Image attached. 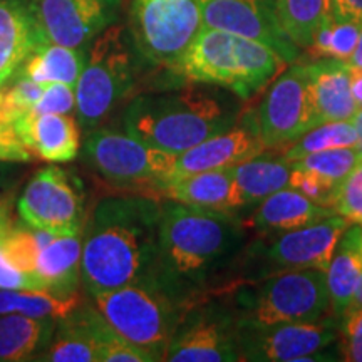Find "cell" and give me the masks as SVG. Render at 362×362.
<instances>
[{
    "label": "cell",
    "mask_w": 362,
    "mask_h": 362,
    "mask_svg": "<svg viewBox=\"0 0 362 362\" xmlns=\"http://www.w3.org/2000/svg\"><path fill=\"white\" fill-rule=\"evenodd\" d=\"M247 232L233 214L168 200L161 203L153 279L180 307L206 297L210 285L242 255Z\"/></svg>",
    "instance_id": "1"
},
{
    "label": "cell",
    "mask_w": 362,
    "mask_h": 362,
    "mask_svg": "<svg viewBox=\"0 0 362 362\" xmlns=\"http://www.w3.org/2000/svg\"><path fill=\"white\" fill-rule=\"evenodd\" d=\"M160 218L161 202L149 194H107L96 203L81 259V284L90 297L153 279Z\"/></svg>",
    "instance_id": "2"
},
{
    "label": "cell",
    "mask_w": 362,
    "mask_h": 362,
    "mask_svg": "<svg viewBox=\"0 0 362 362\" xmlns=\"http://www.w3.org/2000/svg\"><path fill=\"white\" fill-rule=\"evenodd\" d=\"M242 112L220 94L200 88L136 96L123 112V128L139 141L180 155L238 123Z\"/></svg>",
    "instance_id": "3"
},
{
    "label": "cell",
    "mask_w": 362,
    "mask_h": 362,
    "mask_svg": "<svg viewBox=\"0 0 362 362\" xmlns=\"http://www.w3.org/2000/svg\"><path fill=\"white\" fill-rule=\"evenodd\" d=\"M284 66L282 57L259 40L202 27L173 71L189 83L228 89L247 101Z\"/></svg>",
    "instance_id": "4"
},
{
    "label": "cell",
    "mask_w": 362,
    "mask_h": 362,
    "mask_svg": "<svg viewBox=\"0 0 362 362\" xmlns=\"http://www.w3.org/2000/svg\"><path fill=\"white\" fill-rule=\"evenodd\" d=\"M232 287L230 305L242 322H317L330 314L327 274L320 269L277 272Z\"/></svg>",
    "instance_id": "5"
},
{
    "label": "cell",
    "mask_w": 362,
    "mask_h": 362,
    "mask_svg": "<svg viewBox=\"0 0 362 362\" xmlns=\"http://www.w3.org/2000/svg\"><path fill=\"white\" fill-rule=\"evenodd\" d=\"M138 57L128 29L111 25L88 45V61L76 84V112L86 133L98 129L129 96L138 74Z\"/></svg>",
    "instance_id": "6"
},
{
    "label": "cell",
    "mask_w": 362,
    "mask_h": 362,
    "mask_svg": "<svg viewBox=\"0 0 362 362\" xmlns=\"http://www.w3.org/2000/svg\"><path fill=\"white\" fill-rule=\"evenodd\" d=\"M90 298L117 334L148 352L153 362L165 361L183 307L176 304L156 280L129 284Z\"/></svg>",
    "instance_id": "7"
},
{
    "label": "cell",
    "mask_w": 362,
    "mask_h": 362,
    "mask_svg": "<svg viewBox=\"0 0 362 362\" xmlns=\"http://www.w3.org/2000/svg\"><path fill=\"white\" fill-rule=\"evenodd\" d=\"M203 27L200 0H131L128 33L144 62L175 69Z\"/></svg>",
    "instance_id": "8"
},
{
    "label": "cell",
    "mask_w": 362,
    "mask_h": 362,
    "mask_svg": "<svg viewBox=\"0 0 362 362\" xmlns=\"http://www.w3.org/2000/svg\"><path fill=\"white\" fill-rule=\"evenodd\" d=\"M84 158L96 173L121 189L158 192L170 178L176 155L149 146L134 136L112 129H94L84 143Z\"/></svg>",
    "instance_id": "9"
},
{
    "label": "cell",
    "mask_w": 362,
    "mask_h": 362,
    "mask_svg": "<svg viewBox=\"0 0 362 362\" xmlns=\"http://www.w3.org/2000/svg\"><path fill=\"white\" fill-rule=\"evenodd\" d=\"M349 225V220L334 214L292 232L265 235L269 240L253 243L243 257L253 269L252 280L297 269L327 272L339 238Z\"/></svg>",
    "instance_id": "10"
},
{
    "label": "cell",
    "mask_w": 362,
    "mask_h": 362,
    "mask_svg": "<svg viewBox=\"0 0 362 362\" xmlns=\"http://www.w3.org/2000/svg\"><path fill=\"white\" fill-rule=\"evenodd\" d=\"M165 361H240L237 315L232 305L215 302L211 297H203L185 307L170 339Z\"/></svg>",
    "instance_id": "11"
},
{
    "label": "cell",
    "mask_w": 362,
    "mask_h": 362,
    "mask_svg": "<svg viewBox=\"0 0 362 362\" xmlns=\"http://www.w3.org/2000/svg\"><path fill=\"white\" fill-rule=\"evenodd\" d=\"M240 361L305 362L315 352L339 341L334 320L250 324L237 320Z\"/></svg>",
    "instance_id": "12"
},
{
    "label": "cell",
    "mask_w": 362,
    "mask_h": 362,
    "mask_svg": "<svg viewBox=\"0 0 362 362\" xmlns=\"http://www.w3.org/2000/svg\"><path fill=\"white\" fill-rule=\"evenodd\" d=\"M259 129L265 148H287L307 131L319 126L309 93L307 64H292L280 72L262 99Z\"/></svg>",
    "instance_id": "13"
},
{
    "label": "cell",
    "mask_w": 362,
    "mask_h": 362,
    "mask_svg": "<svg viewBox=\"0 0 362 362\" xmlns=\"http://www.w3.org/2000/svg\"><path fill=\"white\" fill-rule=\"evenodd\" d=\"M22 223L54 235L83 232L84 198L66 171L57 166L40 170L17 200Z\"/></svg>",
    "instance_id": "14"
},
{
    "label": "cell",
    "mask_w": 362,
    "mask_h": 362,
    "mask_svg": "<svg viewBox=\"0 0 362 362\" xmlns=\"http://www.w3.org/2000/svg\"><path fill=\"white\" fill-rule=\"evenodd\" d=\"M206 29H218L259 40L274 49L285 64L296 62L300 47L285 33L277 0H200Z\"/></svg>",
    "instance_id": "15"
},
{
    "label": "cell",
    "mask_w": 362,
    "mask_h": 362,
    "mask_svg": "<svg viewBox=\"0 0 362 362\" xmlns=\"http://www.w3.org/2000/svg\"><path fill=\"white\" fill-rule=\"evenodd\" d=\"M123 0H39V19L47 39L66 47H88L117 24Z\"/></svg>",
    "instance_id": "16"
},
{
    "label": "cell",
    "mask_w": 362,
    "mask_h": 362,
    "mask_svg": "<svg viewBox=\"0 0 362 362\" xmlns=\"http://www.w3.org/2000/svg\"><path fill=\"white\" fill-rule=\"evenodd\" d=\"M265 149L257 112H243L233 128L211 136L205 141L176 155L173 171L168 180L202 173V171L233 168L238 163L259 156Z\"/></svg>",
    "instance_id": "17"
},
{
    "label": "cell",
    "mask_w": 362,
    "mask_h": 362,
    "mask_svg": "<svg viewBox=\"0 0 362 362\" xmlns=\"http://www.w3.org/2000/svg\"><path fill=\"white\" fill-rule=\"evenodd\" d=\"M47 42L51 40L40 24L39 0H0V88Z\"/></svg>",
    "instance_id": "18"
},
{
    "label": "cell",
    "mask_w": 362,
    "mask_h": 362,
    "mask_svg": "<svg viewBox=\"0 0 362 362\" xmlns=\"http://www.w3.org/2000/svg\"><path fill=\"white\" fill-rule=\"evenodd\" d=\"M158 193L183 205L226 211V214H233L240 208L247 206L230 168L202 171V173L168 180L161 183Z\"/></svg>",
    "instance_id": "19"
},
{
    "label": "cell",
    "mask_w": 362,
    "mask_h": 362,
    "mask_svg": "<svg viewBox=\"0 0 362 362\" xmlns=\"http://www.w3.org/2000/svg\"><path fill=\"white\" fill-rule=\"evenodd\" d=\"M21 141L34 155L51 163L72 161L79 153V126L69 115H35L29 111L13 121Z\"/></svg>",
    "instance_id": "20"
},
{
    "label": "cell",
    "mask_w": 362,
    "mask_h": 362,
    "mask_svg": "<svg viewBox=\"0 0 362 362\" xmlns=\"http://www.w3.org/2000/svg\"><path fill=\"white\" fill-rule=\"evenodd\" d=\"M309 93L317 123L349 121L357 112L351 93V66L337 59H315L307 64Z\"/></svg>",
    "instance_id": "21"
},
{
    "label": "cell",
    "mask_w": 362,
    "mask_h": 362,
    "mask_svg": "<svg viewBox=\"0 0 362 362\" xmlns=\"http://www.w3.org/2000/svg\"><path fill=\"white\" fill-rule=\"evenodd\" d=\"M83 237L57 235L39 250L33 277L39 291L57 297L78 292L81 282Z\"/></svg>",
    "instance_id": "22"
},
{
    "label": "cell",
    "mask_w": 362,
    "mask_h": 362,
    "mask_svg": "<svg viewBox=\"0 0 362 362\" xmlns=\"http://www.w3.org/2000/svg\"><path fill=\"white\" fill-rule=\"evenodd\" d=\"M98 309L81 305L57 320L47 347L35 357L45 362H101L96 332Z\"/></svg>",
    "instance_id": "23"
},
{
    "label": "cell",
    "mask_w": 362,
    "mask_h": 362,
    "mask_svg": "<svg viewBox=\"0 0 362 362\" xmlns=\"http://www.w3.org/2000/svg\"><path fill=\"white\" fill-rule=\"evenodd\" d=\"M334 215V210L312 202L291 187L269 194L259 203L252 226L264 235L292 232Z\"/></svg>",
    "instance_id": "24"
},
{
    "label": "cell",
    "mask_w": 362,
    "mask_h": 362,
    "mask_svg": "<svg viewBox=\"0 0 362 362\" xmlns=\"http://www.w3.org/2000/svg\"><path fill=\"white\" fill-rule=\"evenodd\" d=\"M330 315L341 319L349 309L362 277V225L351 223L339 238L327 272Z\"/></svg>",
    "instance_id": "25"
},
{
    "label": "cell",
    "mask_w": 362,
    "mask_h": 362,
    "mask_svg": "<svg viewBox=\"0 0 362 362\" xmlns=\"http://www.w3.org/2000/svg\"><path fill=\"white\" fill-rule=\"evenodd\" d=\"M56 325V319L0 315V362L35 361L51 342Z\"/></svg>",
    "instance_id": "26"
},
{
    "label": "cell",
    "mask_w": 362,
    "mask_h": 362,
    "mask_svg": "<svg viewBox=\"0 0 362 362\" xmlns=\"http://www.w3.org/2000/svg\"><path fill=\"white\" fill-rule=\"evenodd\" d=\"M88 61V47H66V45L47 42L35 51L21 67L19 74L35 83L47 86L62 83L76 89Z\"/></svg>",
    "instance_id": "27"
},
{
    "label": "cell",
    "mask_w": 362,
    "mask_h": 362,
    "mask_svg": "<svg viewBox=\"0 0 362 362\" xmlns=\"http://www.w3.org/2000/svg\"><path fill=\"white\" fill-rule=\"evenodd\" d=\"M235 183L242 193L245 205L260 203L269 194L287 188L291 181L292 165L285 158H272L260 153L259 156L238 163L230 168Z\"/></svg>",
    "instance_id": "28"
},
{
    "label": "cell",
    "mask_w": 362,
    "mask_h": 362,
    "mask_svg": "<svg viewBox=\"0 0 362 362\" xmlns=\"http://www.w3.org/2000/svg\"><path fill=\"white\" fill-rule=\"evenodd\" d=\"M79 293L57 297L45 292L30 291H0V315L19 314L34 319H62L78 309Z\"/></svg>",
    "instance_id": "29"
},
{
    "label": "cell",
    "mask_w": 362,
    "mask_h": 362,
    "mask_svg": "<svg viewBox=\"0 0 362 362\" xmlns=\"http://www.w3.org/2000/svg\"><path fill=\"white\" fill-rule=\"evenodd\" d=\"M357 144V131L352 121H330L312 128L288 144L284 151V158L287 161H297L300 158L312 153L325 151V149L356 146Z\"/></svg>",
    "instance_id": "30"
},
{
    "label": "cell",
    "mask_w": 362,
    "mask_h": 362,
    "mask_svg": "<svg viewBox=\"0 0 362 362\" xmlns=\"http://www.w3.org/2000/svg\"><path fill=\"white\" fill-rule=\"evenodd\" d=\"M362 22H339L325 16L309 45L314 59H337L349 62L359 40Z\"/></svg>",
    "instance_id": "31"
},
{
    "label": "cell",
    "mask_w": 362,
    "mask_h": 362,
    "mask_svg": "<svg viewBox=\"0 0 362 362\" xmlns=\"http://www.w3.org/2000/svg\"><path fill=\"white\" fill-rule=\"evenodd\" d=\"M285 33L298 47H309L325 17V0H277Z\"/></svg>",
    "instance_id": "32"
},
{
    "label": "cell",
    "mask_w": 362,
    "mask_h": 362,
    "mask_svg": "<svg viewBox=\"0 0 362 362\" xmlns=\"http://www.w3.org/2000/svg\"><path fill=\"white\" fill-rule=\"evenodd\" d=\"M361 160L362 155L357 146H346L312 153L300 160L292 161V166L310 170L329 180L330 183L341 185L342 180L359 165Z\"/></svg>",
    "instance_id": "33"
},
{
    "label": "cell",
    "mask_w": 362,
    "mask_h": 362,
    "mask_svg": "<svg viewBox=\"0 0 362 362\" xmlns=\"http://www.w3.org/2000/svg\"><path fill=\"white\" fill-rule=\"evenodd\" d=\"M12 81V84L7 83L0 88V116L11 123L33 111L44 93L42 84L24 76H16Z\"/></svg>",
    "instance_id": "34"
},
{
    "label": "cell",
    "mask_w": 362,
    "mask_h": 362,
    "mask_svg": "<svg viewBox=\"0 0 362 362\" xmlns=\"http://www.w3.org/2000/svg\"><path fill=\"white\" fill-rule=\"evenodd\" d=\"M332 210L351 223L362 225V160L337 187Z\"/></svg>",
    "instance_id": "35"
},
{
    "label": "cell",
    "mask_w": 362,
    "mask_h": 362,
    "mask_svg": "<svg viewBox=\"0 0 362 362\" xmlns=\"http://www.w3.org/2000/svg\"><path fill=\"white\" fill-rule=\"evenodd\" d=\"M288 187L297 189L298 193L305 194V197L310 198L312 202L319 203V205L327 206L332 210V202H334V197H336L339 185L330 183L329 180L322 178V176L314 173V171L310 170L292 166Z\"/></svg>",
    "instance_id": "36"
},
{
    "label": "cell",
    "mask_w": 362,
    "mask_h": 362,
    "mask_svg": "<svg viewBox=\"0 0 362 362\" xmlns=\"http://www.w3.org/2000/svg\"><path fill=\"white\" fill-rule=\"evenodd\" d=\"M339 322L337 346L342 361L362 362V307L347 309Z\"/></svg>",
    "instance_id": "37"
},
{
    "label": "cell",
    "mask_w": 362,
    "mask_h": 362,
    "mask_svg": "<svg viewBox=\"0 0 362 362\" xmlns=\"http://www.w3.org/2000/svg\"><path fill=\"white\" fill-rule=\"evenodd\" d=\"M76 111V89L62 83L44 86V93L33 112L35 115H71Z\"/></svg>",
    "instance_id": "38"
},
{
    "label": "cell",
    "mask_w": 362,
    "mask_h": 362,
    "mask_svg": "<svg viewBox=\"0 0 362 362\" xmlns=\"http://www.w3.org/2000/svg\"><path fill=\"white\" fill-rule=\"evenodd\" d=\"M33 158L34 153L21 141L13 123L0 116V161L29 163Z\"/></svg>",
    "instance_id": "39"
},
{
    "label": "cell",
    "mask_w": 362,
    "mask_h": 362,
    "mask_svg": "<svg viewBox=\"0 0 362 362\" xmlns=\"http://www.w3.org/2000/svg\"><path fill=\"white\" fill-rule=\"evenodd\" d=\"M0 291L40 292L35 280L29 274L17 269L0 250Z\"/></svg>",
    "instance_id": "40"
},
{
    "label": "cell",
    "mask_w": 362,
    "mask_h": 362,
    "mask_svg": "<svg viewBox=\"0 0 362 362\" xmlns=\"http://www.w3.org/2000/svg\"><path fill=\"white\" fill-rule=\"evenodd\" d=\"M325 16L339 22H362V0H325Z\"/></svg>",
    "instance_id": "41"
},
{
    "label": "cell",
    "mask_w": 362,
    "mask_h": 362,
    "mask_svg": "<svg viewBox=\"0 0 362 362\" xmlns=\"http://www.w3.org/2000/svg\"><path fill=\"white\" fill-rule=\"evenodd\" d=\"M12 205H13V193H7L6 197L0 198V243L6 240L8 232L12 230Z\"/></svg>",
    "instance_id": "42"
},
{
    "label": "cell",
    "mask_w": 362,
    "mask_h": 362,
    "mask_svg": "<svg viewBox=\"0 0 362 362\" xmlns=\"http://www.w3.org/2000/svg\"><path fill=\"white\" fill-rule=\"evenodd\" d=\"M16 166L11 161H0V198L12 193V183L16 178Z\"/></svg>",
    "instance_id": "43"
},
{
    "label": "cell",
    "mask_w": 362,
    "mask_h": 362,
    "mask_svg": "<svg viewBox=\"0 0 362 362\" xmlns=\"http://www.w3.org/2000/svg\"><path fill=\"white\" fill-rule=\"evenodd\" d=\"M351 93L357 110H362V69H352L351 67Z\"/></svg>",
    "instance_id": "44"
},
{
    "label": "cell",
    "mask_w": 362,
    "mask_h": 362,
    "mask_svg": "<svg viewBox=\"0 0 362 362\" xmlns=\"http://www.w3.org/2000/svg\"><path fill=\"white\" fill-rule=\"evenodd\" d=\"M352 69H362V27H361V34H359V40H357L356 51L352 54V57L347 62Z\"/></svg>",
    "instance_id": "45"
},
{
    "label": "cell",
    "mask_w": 362,
    "mask_h": 362,
    "mask_svg": "<svg viewBox=\"0 0 362 362\" xmlns=\"http://www.w3.org/2000/svg\"><path fill=\"white\" fill-rule=\"evenodd\" d=\"M354 307H362V277H361L359 285H357L356 296H354V298H352V304L349 309H354Z\"/></svg>",
    "instance_id": "46"
}]
</instances>
